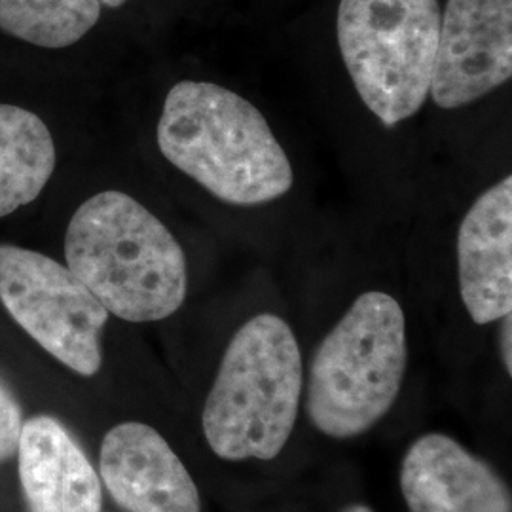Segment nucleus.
Wrapping results in <instances>:
<instances>
[{"instance_id":"obj_1","label":"nucleus","mask_w":512,"mask_h":512,"mask_svg":"<svg viewBox=\"0 0 512 512\" xmlns=\"http://www.w3.org/2000/svg\"><path fill=\"white\" fill-rule=\"evenodd\" d=\"M156 139L169 164L220 202L255 207L293 188V165L262 112L219 84H175Z\"/></svg>"},{"instance_id":"obj_2","label":"nucleus","mask_w":512,"mask_h":512,"mask_svg":"<svg viewBox=\"0 0 512 512\" xmlns=\"http://www.w3.org/2000/svg\"><path fill=\"white\" fill-rule=\"evenodd\" d=\"M65 258L101 306L129 323L167 319L186 298L183 247L162 220L120 190L99 192L74 211Z\"/></svg>"},{"instance_id":"obj_3","label":"nucleus","mask_w":512,"mask_h":512,"mask_svg":"<svg viewBox=\"0 0 512 512\" xmlns=\"http://www.w3.org/2000/svg\"><path fill=\"white\" fill-rule=\"evenodd\" d=\"M304 365L293 329L258 313L234 334L203 406V435L226 461L277 458L293 435Z\"/></svg>"},{"instance_id":"obj_4","label":"nucleus","mask_w":512,"mask_h":512,"mask_svg":"<svg viewBox=\"0 0 512 512\" xmlns=\"http://www.w3.org/2000/svg\"><path fill=\"white\" fill-rule=\"evenodd\" d=\"M408 361L406 321L389 294H361L313 355L306 410L330 439L366 433L397 403Z\"/></svg>"},{"instance_id":"obj_5","label":"nucleus","mask_w":512,"mask_h":512,"mask_svg":"<svg viewBox=\"0 0 512 512\" xmlns=\"http://www.w3.org/2000/svg\"><path fill=\"white\" fill-rule=\"evenodd\" d=\"M439 0H340L342 59L366 109L393 128L429 97L439 48Z\"/></svg>"},{"instance_id":"obj_6","label":"nucleus","mask_w":512,"mask_h":512,"mask_svg":"<svg viewBox=\"0 0 512 512\" xmlns=\"http://www.w3.org/2000/svg\"><path fill=\"white\" fill-rule=\"evenodd\" d=\"M0 302L40 348L80 376L103 363L101 332L109 311L54 258L0 243Z\"/></svg>"},{"instance_id":"obj_7","label":"nucleus","mask_w":512,"mask_h":512,"mask_svg":"<svg viewBox=\"0 0 512 512\" xmlns=\"http://www.w3.org/2000/svg\"><path fill=\"white\" fill-rule=\"evenodd\" d=\"M512 76V0H448L440 14L431 99L467 107Z\"/></svg>"},{"instance_id":"obj_8","label":"nucleus","mask_w":512,"mask_h":512,"mask_svg":"<svg viewBox=\"0 0 512 512\" xmlns=\"http://www.w3.org/2000/svg\"><path fill=\"white\" fill-rule=\"evenodd\" d=\"M99 473L126 512H202L194 478L147 423L128 421L110 429L101 444Z\"/></svg>"},{"instance_id":"obj_9","label":"nucleus","mask_w":512,"mask_h":512,"mask_svg":"<svg viewBox=\"0 0 512 512\" xmlns=\"http://www.w3.org/2000/svg\"><path fill=\"white\" fill-rule=\"evenodd\" d=\"M401 492L410 512H512L511 490L494 467L442 433L408 448Z\"/></svg>"},{"instance_id":"obj_10","label":"nucleus","mask_w":512,"mask_h":512,"mask_svg":"<svg viewBox=\"0 0 512 512\" xmlns=\"http://www.w3.org/2000/svg\"><path fill=\"white\" fill-rule=\"evenodd\" d=\"M459 293L476 325L512 311V177L488 188L458 232Z\"/></svg>"},{"instance_id":"obj_11","label":"nucleus","mask_w":512,"mask_h":512,"mask_svg":"<svg viewBox=\"0 0 512 512\" xmlns=\"http://www.w3.org/2000/svg\"><path fill=\"white\" fill-rule=\"evenodd\" d=\"M19 480L29 512H101V480L61 421L35 416L23 423Z\"/></svg>"},{"instance_id":"obj_12","label":"nucleus","mask_w":512,"mask_h":512,"mask_svg":"<svg viewBox=\"0 0 512 512\" xmlns=\"http://www.w3.org/2000/svg\"><path fill=\"white\" fill-rule=\"evenodd\" d=\"M52 133L35 112L0 105V219L35 202L54 175Z\"/></svg>"},{"instance_id":"obj_13","label":"nucleus","mask_w":512,"mask_h":512,"mask_svg":"<svg viewBox=\"0 0 512 512\" xmlns=\"http://www.w3.org/2000/svg\"><path fill=\"white\" fill-rule=\"evenodd\" d=\"M99 0H0V31L38 48L61 50L101 18Z\"/></svg>"},{"instance_id":"obj_14","label":"nucleus","mask_w":512,"mask_h":512,"mask_svg":"<svg viewBox=\"0 0 512 512\" xmlns=\"http://www.w3.org/2000/svg\"><path fill=\"white\" fill-rule=\"evenodd\" d=\"M23 429V414L16 397L0 378V461H6L18 452Z\"/></svg>"},{"instance_id":"obj_15","label":"nucleus","mask_w":512,"mask_h":512,"mask_svg":"<svg viewBox=\"0 0 512 512\" xmlns=\"http://www.w3.org/2000/svg\"><path fill=\"white\" fill-rule=\"evenodd\" d=\"M501 321V334H499V346H501V361L507 370V374H512V317L511 313L505 315Z\"/></svg>"},{"instance_id":"obj_16","label":"nucleus","mask_w":512,"mask_h":512,"mask_svg":"<svg viewBox=\"0 0 512 512\" xmlns=\"http://www.w3.org/2000/svg\"><path fill=\"white\" fill-rule=\"evenodd\" d=\"M340 512H374L370 507H366V505H359V503H355V505H348L346 509H342Z\"/></svg>"},{"instance_id":"obj_17","label":"nucleus","mask_w":512,"mask_h":512,"mask_svg":"<svg viewBox=\"0 0 512 512\" xmlns=\"http://www.w3.org/2000/svg\"><path fill=\"white\" fill-rule=\"evenodd\" d=\"M101 4H105V6H109V8H120V6H124L128 0H99Z\"/></svg>"}]
</instances>
